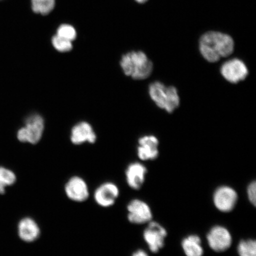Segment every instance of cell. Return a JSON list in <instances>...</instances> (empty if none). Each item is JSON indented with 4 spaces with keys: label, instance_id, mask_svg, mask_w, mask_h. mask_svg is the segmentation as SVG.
Instances as JSON below:
<instances>
[{
    "label": "cell",
    "instance_id": "6da1fadb",
    "mask_svg": "<svg viewBox=\"0 0 256 256\" xmlns=\"http://www.w3.org/2000/svg\"><path fill=\"white\" fill-rule=\"evenodd\" d=\"M200 50L204 59L216 62L228 56L234 50L235 43L230 35L219 31H208L200 38Z\"/></svg>",
    "mask_w": 256,
    "mask_h": 256
},
{
    "label": "cell",
    "instance_id": "7a4b0ae2",
    "mask_svg": "<svg viewBox=\"0 0 256 256\" xmlns=\"http://www.w3.org/2000/svg\"><path fill=\"white\" fill-rule=\"evenodd\" d=\"M121 68L126 76L134 80H144L152 74V63L146 54L140 50H132L122 56Z\"/></svg>",
    "mask_w": 256,
    "mask_h": 256
},
{
    "label": "cell",
    "instance_id": "3957f363",
    "mask_svg": "<svg viewBox=\"0 0 256 256\" xmlns=\"http://www.w3.org/2000/svg\"><path fill=\"white\" fill-rule=\"evenodd\" d=\"M149 94L156 106L168 113H172L180 104V98L177 89L172 86L166 87L159 82L150 86Z\"/></svg>",
    "mask_w": 256,
    "mask_h": 256
},
{
    "label": "cell",
    "instance_id": "277c9868",
    "mask_svg": "<svg viewBox=\"0 0 256 256\" xmlns=\"http://www.w3.org/2000/svg\"><path fill=\"white\" fill-rule=\"evenodd\" d=\"M44 129V122L39 114L30 115L25 120L24 126L17 133L19 142L36 144L40 142Z\"/></svg>",
    "mask_w": 256,
    "mask_h": 256
},
{
    "label": "cell",
    "instance_id": "5b68a950",
    "mask_svg": "<svg viewBox=\"0 0 256 256\" xmlns=\"http://www.w3.org/2000/svg\"><path fill=\"white\" fill-rule=\"evenodd\" d=\"M167 234V231L164 227L158 222H152L144 231L143 236L150 251L158 252L164 247V240Z\"/></svg>",
    "mask_w": 256,
    "mask_h": 256
},
{
    "label": "cell",
    "instance_id": "8992f818",
    "mask_svg": "<svg viewBox=\"0 0 256 256\" xmlns=\"http://www.w3.org/2000/svg\"><path fill=\"white\" fill-rule=\"evenodd\" d=\"M210 248L216 252H222L230 248L232 236L228 230L222 226H214L207 235Z\"/></svg>",
    "mask_w": 256,
    "mask_h": 256
},
{
    "label": "cell",
    "instance_id": "52a82bcc",
    "mask_svg": "<svg viewBox=\"0 0 256 256\" xmlns=\"http://www.w3.org/2000/svg\"><path fill=\"white\" fill-rule=\"evenodd\" d=\"M224 78L232 83H238L244 80L248 71L246 64L238 58L232 59L224 63L220 68Z\"/></svg>",
    "mask_w": 256,
    "mask_h": 256
},
{
    "label": "cell",
    "instance_id": "ba28073f",
    "mask_svg": "<svg viewBox=\"0 0 256 256\" xmlns=\"http://www.w3.org/2000/svg\"><path fill=\"white\" fill-rule=\"evenodd\" d=\"M238 194L234 190L226 186L218 188L214 194V204L218 210L228 212L234 208Z\"/></svg>",
    "mask_w": 256,
    "mask_h": 256
},
{
    "label": "cell",
    "instance_id": "9c48e42d",
    "mask_svg": "<svg viewBox=\"0 0 256 256\" xmlns=\"http://www.w3.org/2000/svg\"><path fill=\"white\" fill-rule=\"evenodd\" d=\"M66 194L70 200L82 202L89 197V188L86 182L79 176L70 178L65 186Z\"/></svg>",
    "mask_w": 256,
    "mask_h": 256
},
{
    "label": "cell",
    "instance_id": "30bf717a",
    "mask_svg": "<svg viewBox=\"0 0 256 256\" xmlns=\"http://www.w3.org/2000/svg\"><path fill=\"white\" fill-rule=\"evenodd\" d=\"M128 218L132 224H142L148 222L152 218L151 208L148 204L140 200H134L128 204Z\"/></svg>",
    "mask_w": 256,
    "mask_h": 256
},
{
    "label": "cell",
    "instance_id": "8fae6325",
    "mask_svg": "<svg viewBox=\"0 0 256 256\" xmlns=\"http://www.w3.org/2000/svg\"><path fill=\"white\" fill-rule=\"evenodd\" d=\"M120 195V190L112 182H105L96 188L94 198L96 204L104 208L110 207L116 202Z\"/></svg>",
    "mask_w": 256,
    "mask_h": 256
},
{
    "label": "cell",
    "instance_id": "7c38bea8",
    "mask_svg": "<svg viewBox=\"0 0 256 256\" xmlns=\"http://www.w3.org/2000/svg\"><path fill=\"white\" fill-rule=\"evenodd\" d=\"M97 136L90 124L87 122H81L72 128L71 140L75 145H81L85 142L94 144Z\"/></svg>",
    "mask_w": 256,
    "mask_h": 256
},
{
    "label": "cell",
    "instance_id": "4fadbf2b",
    "mask_svg": "<svg viewBox=\"0 0 256 256\" xmlns=\"http://www.w3.org/2000/svg\"><path fill=\"white\" fill-rule=\"evenodd\" d=\"M18 233L19 238L24 242H32L40 238V229L36 220L32 218L27 217L19 222Z\"/></svg>",
    "mask_w": 256,
    "mask_h": 256
},
{
    "label": "cell",
    "instance_id": "5bb4252c",
    "mask_svg": "<svg viewBox=\"0 0 256 256\" xmlns=\"http://www.w3.org/2000/svg\"><path fill=\"white\" fill-rule=\"evenodd\" d=\"M139 146L138 148V156L139 158L146 160H154L158 156V140L154 136H145L139 140Z\"/></svg>",
    "mask_w": 256,
    "mask_h": 256
},
{
    "label": "cell",
    "instance_id": "9a60e30c",
    "mask_svg": "<svg viewBox=\"0 0 256 256\" xmlns=\"http://www.w3.org/2000/svg\"><path fill=\"white\" fill-rule=\"evenodd\" d=\"M147 169L140 162H133L126 170V179L128 186L133 190H138L145 181Z\"/></svg>",
    "mask_w": 256,
    "mask_h": 256
},
{
    "label": "cell",
    "instance_id": "2e32d148",
    "mask_svg": "<svg viewBox=\"0 0 256 256\" xmlns=\"http://www.w3.org/2000/svg\"><path fill=\"white\" fill-rule=\"evenodd\" d=\"M182 246L186 256H202L204 254L201 240L198 236H187L182 241Z\"/></svg>",
    "mask_w": 256,
    "mask_h": 256
},
{
    "label": "cell",
    "instance_id": "e0dca14e",
    "mask_svg": "<svg viewBox=\"0 0 256 256\" xmlns=\"http://www.w3.org/2000/svg\"><path fill=\"white\" fill-rule=\"evenodd\" d=\"M30 8L34 14L47 16L54 11L56 0H30Z\"/></svg>",
    "mask_w": 256,
    "mask_h": 256
},
{
    "label": "cell",
    "instance_id": "ac0fdd59",
    "mask_svg": "<svg viewBox=\"0 0 256 256\" xmlns=\"http://www.w3.org/2000/svg\"><path fill=\"white\" fill-rule=\"evenodd\" d=\"M16 180V176L14 172L0 167V194H4L6 188L14 184Z\"/></svg>",
    "mask_w": 256,
    "mask_h": 256
},
{
    "label": "cell",
    "instance_id": "d6986e66",
    "mask_svg": "<svg viewBox=\"0 0 256 256\" xmlns=\"http://www.w3.org/2000/svg\"><path fill=\"white\" fill-rule=\"evenodd\" d=\"M56 34L64 39L73 42L78 37V32L72 24H62L58 27Z\"/></svg>",
    "mask_w": 256,
    "mask_h": 256
},
{
    "label": "cell",
    "instance_id": "ffe728a7",
    "mask_svg": "<svg viewBox=\"0 0 256 256\" xmlns=\"http://www.w3.org/2000/svg\"><path fill=\"white\" fill-rule=\"evenodd\" d=\"M51 44L54 49L59 52H68L73 48L72 42L64 39L56 34L51 39Z\"/></svg>",
    "mask_w": 256,
    "mask_h": 256
},
{
    "label": "cell",
    "instance_id": "44dd1931",
    "mask_svg": "<svg viewBox=\"0 0 256 256\" xmlns=\"http://www.w3.org/2000/svg\"><path fill=\"white\" fill-rule=\"evenodd\" d=\"M238 254L240 256H256L255 240H242L238 246Z\"/></svg>",
    "mask_w": 256,
    "mask_h": 256
},
{
    "label": "cell",
    "instance_id": "7402d4cb",
    "mask_svg": "<svg viewBox=\"0 0 256 256\" xmlns=\"http://www.w3.org/2000/svg\"><path fill=\"white\" fill-rule=\"evenodd\" d=\"M256 182H252L250 184H249L248 188V194L249 200L250 202L256 206Z\"/></svg>",
    "mask_w": 256,
    "mask_h": 256
},
{
    "label": "cell",
    "instance_id": "603a6c76",
    "mask_svg": "<svg viewBox=\"0 0 256 256\" xmlns=\"http://www.w3.org/2000/svg\"><path fill=\"white\" fill-rule=\"evenodd\" d=\"M132 256H148V255L142 250H138L134 252Z\"/></svg>",
    "mask_w": 256,
    "mask_h": 256
},
{
    "label": "cell",
    "instance_id": "cb8c5ba5",
    "mask_svg": "<svg viewBox=\"0 0 256 256\" xmlns=\"http://www.w3.org/2000/svg\"><path fill=\"white\" fill-rule=\"evenodd\" d=\"M134 1L136 2L138 4H142L148 2L149 0H134Z\"/></svg>",
    "mask_w": 256,
    "mask_h": 256
}]
</instances>
